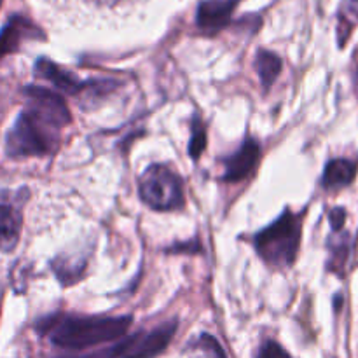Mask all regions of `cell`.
<instances>
[{"mask_svg":"<svg viewBox=\"0 0 358 358\" xmlns=\"http://www.w3.org/2000/svg\"><path fill=\"white\" fill-rule=\"evenodd\" d=\"M201 250V247H199L198 241H187V243H177L175 247L168 248V252H199Z\"/></svg>","mask_w":358,"mask_h":358,"instance_id":"21","label":"cell"},{"mask_svg":"<svg viewBox=\"0 0 358 358\" xmlns=\"http://www.w3.org/2000/svg\"><path fill=\"white\" fill-rule=\"evenodd\" d=\"M192 135H191V142H189V156L192 159H199L203 154V150L206 149V128L203 124L201 117L199 115H194L192 117Z\"/></svg>","mask_w":358,"mask_h":358,"instance_id":"16","label":"cell"},{"mask_svg":"<svg viewBox=\"0 0 358 358\" xmlns=\"http://www.w3.org/2000/svg\"><path fill=\"white\" fill-rule=\"evenodd\" d=\"M329 248H331V259H329V271L336 273V275H345L346 262L350 257V248H352V240H350L348 233L336 234L331 241H329Z\"/></svg>","mask_w":358,"mask_h":358,"instance_id":"15","label":"cell"},{"mask_svg":"<svg viewBox=\"0 0 358 358\" xmlns=\"http://www.w3.org/2000/svg\"><path fill=\"white\" fill-rule=\"evenodd\" d=\"M35 76L49 80L52 86L62 90L63 93L73 94V96L83 94L87 87V80H80L79 77L73 76L72 72L62 69V66L56 65V63H52L51 59L48 58L37 59V63H35Z\"/></svg>","mask_w":358,"mask_h":358,"instance_id":"10","label":"cell"},{"mask_svg":"<svg viewBox=\"0 0 358 358\" xmlns=\"http://www.w3.org/2000/svg\"><path fill=\"white\" fill-rule=\"evenodd\" d=\"M196 346H198L199 350H203L206 355H210L212 358H226L222 346H220L219 341L210 334H203L201 338L198 339V343H196Z\"/></svg>","mask_w":358,"mask_h":358,"instance_id":"17","label":"cell"},{"mask_svg":"<svg viewBox=\"0 0 358 358\" xmlns=\"http://www.w3.org/2000/svg\"><path fill=\"white\" fill-rule=\"evenodd\" d=\"M101 3H107V6H112V3H115L117 2V0H100Z\"/></svg>","mask_w":358,"mask_h":358,"instance_id":"23","label":"cell"},{"mask_svg":"<svg viewBox=\"0 0 358 358\" xmlns=\"http://www.w3.org/2000/svg\"><path fill=\"white\" fill-rule=\"evenodd\" d=\"M140 198L147 206L159 212L184 206L182 178L166 164H152L143 171L138 184Z\"/></svg>","mask_w":358,"mask_h":358,"instance_id":"4","label":"cell"},{"mask_svg":"<svg viewBox=\"0 0 358 358\" xmlns=\"http://www.w3.org/2000/svg\"><path fill=\"white\" fill-rule=\"evenodd\" d=\"M238 0H203L196 13V24L206 34H217L231 23Z\"/></svg>","mask_w":358,"mask_h":358,"instance_id":"9","label":"cell"},{"mask_svg":"<svg viewBox=\"0 0 358 358\" xmlns=\"http://www.w3.org/2000/svg\"><path fill=\"white\" fill-rule=\"evenodd\" d=\"M115 353H117V348L112 346V348L98 350V352L86 353V355H72V357H59V358H115Z\"/></svg>","mask_w":358,"mask_h":358,"instance_id":"20","label":"cell"},{"mask_svg":"<svg viewBox=\"0 0 358 358\" xmlns=\"http://www.w3.org/2000/svg\"><path fill=\"white\" fill-rule=\"evenodd\" d=\"M37 38H44V34L37 24L31 23L28 17L13 16L0 31V59L16 52L23 42Z\"/></svg>","mask_w":358,"mask_h":358,"instance_id":"8","label":"cell"},{"mask_svg":"<svg viewBox=\"0 0 358 358\" xmlns=\"http://www.w3.org/2000/svg\"><path fill=\"white\" fill-rule=\"evenodd\" d=\"M259 159H261V145L255 140L247 138L243 145L233 152L231 156L224 157V175L226 182H241L250 177L257 168Z\"/></svg>","mask_w":358,"mask_h":358,"instance_id":"7","label":"cell"},{"mask_svg":"<svg viewBox=\"0 0 358 358\" xmlns=\"http://www.w3.org/2000/svg\"><path fill=\"white\" fill-rule=\"evenodd\" d=\"M346 6H348L350 14H353V16L358 17V0H348V3H346Z\"/></svg>","mask_w":358,"mask_h":358,"instance_id":"22","label":"cell"},{"mask_svg":"<svg viewBox=\"0 0 358 358\" xmlns=\"http://www.w3.org/2000/svg\"><path fill=\"white\" fill-rule=\"evenodd\" d=\"M255 70H257L262 87L268 91L282 72V59L275 52L262 49L255 56Z\"/></svg>","mask_w":358,"mask_h":358,"instance_id":"14","label":"cell"},{"mask_svg":"<svg viewBox=\"0 0 358 358\" xmlns=\"http://www.w3.org/2000/svg\"><path fill=\"white\" fill-rule=\"evenodd\" d=\"M257 358H292V357L285 352V348H283L282 345H278L276 341H271V339H269V341H266L264 345L259 348Z\"/></svg>","mask_w":358,"mask_h":358,"instance_id":"18","label":"cell"},{"mask_svg":"<svg viewBox=\"0 0 358 358\" xmlns=\"http://www.w3.org/2000/svg\"><path fill=\"white\" fill-rule=\"evenodd\" d=\"M303 213L283 210L282 215L259 231L254 238V247L259 257L273 268H290L299 254Z\"/></svg>","mask_w":358,"mask_h":358,"instance_id":"2","label":"cell"},{"mask_svg":"<svg viewBox=\"0 0 358 358\" xmlns=\"http://www.w3.org/2000/svg\"><path fill=\"white\" fill-rule=\"evenodd\" d=\"M355 175L357 164L353 161L345 159V157H338V159L329 161L327 166H325L322 185L327 191H338V189H343L352 184Z\"/></svg>","mask_w":358,"mask_h":358,"instance_id":"12","label":"cell"},{"mask_svg":"<svg viewBox=\"0 0 358 358\" xmlns=\"http://www.w3.org/2000/svg\"><path fill=\"white\" fill-rule=\"evenodd\" d=\"M24 96L28 101L27 108L45 119L49 124L62 129L72 122V114H70L65 100L55 91L42 86H28L24 87Z\"/></svg>","mask_w":358,"mask_h":358,"instance_id":"6","label":"cell"},{"mask_svg":"<svg viewBox=\"0 0 358 358\" xmlns=\"http://www.w3.org/2000/svg\"><path fill=\"white\" fill-rule=\"evenodd\" d=\"M58 145L59 129L30 108H24L17 115L6 138V150L10 157L48 156L55 152Z\"/></svg>","mask_w":358,"mask_h":358,"instance_id":"3","label":"cell"},{"mask_svg":"<svg viewBox=\"0 0 358 358\" xmlns=\"http://www.w3.org/2000/svg\"><path fill=\"white\" fill-rule=\"evenodd\" d=\"M177 320H170L161 324L150 331L138 332V334L126 338L124 341L115 345L117 353L115 358H154L164 352L177 332Z\"/></svg>","mask_w":358,"mask_h":358,"instance_id":"5","label":"cell"},{"mask_svg":"<svg viewBox=\"0 0 358 358\" xmlns=\"http://www.w3.org/2000/svg\"><path fill=\"white\" fill-rule=\"evenodd\" d=\"M0 6H2V0H0Z\"/></svg>","mask_w":358,"mask_h":358,"instance_id":"24","label":"cell"},{"mask_svg":"<svg viewBox=\"0 0 358 358\" xmlns=\"http://www.w3.org/2000/svg\"><path fill=\"white\" fill-rule=\"evenodd\" d=\"M51 266L63 285H73V283L83 278L84 269H86V259L70 257V255L63 254L56 257L51 262Z\"/></svg>","mask_w":358,"mask_h":358,"instance_id":"13","label":"cell"},{"mask_svg":"<svg viewBox=\"0 0 358 358\" xmlns=\"http://www.w3.org/2000/svg\"><path fill=\"white\" fill-rule=\"evenodd\" d=\"M131 325V317H84L52 315L37 324V329L59 348L84 350L121 339Z\"/></svg>","mask_w":358,"mask_h":358,"instance_id":"1","label":"cell"},{"mask_svg":"<svg viewBox=\"0 0 358 358\" xmlns=\"http://www.w3.org/2000/svg\"><path fill=\"white\" fill-rule=\"evenodd\" d=\"M23 217L17 206L0 201V250L10 252L20 241Z\"/></svg>","mask_w":358,"mask_h":358,"instance_id":"11","label":"cell"},{"mask_svg":"<svg viewBox=\"0 0 358 358\" xmlns=\"http://www.w3.org/2000/svg\"><path fill=\"white\" fill-rule=\"evenodd\" d=\"M329 220H331L332 231L339 233V231H343V226H345L346 210L341 208V206H338V208H332L331 213H329Z\"/></svg>","mask_w":358,"mask_h":358,"instance_id":"19","label":"cell"}]
</instances>
